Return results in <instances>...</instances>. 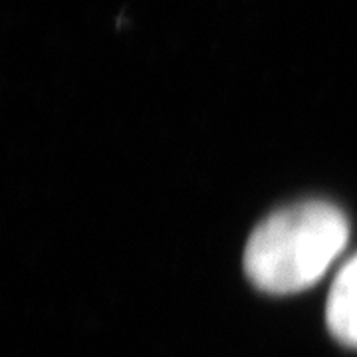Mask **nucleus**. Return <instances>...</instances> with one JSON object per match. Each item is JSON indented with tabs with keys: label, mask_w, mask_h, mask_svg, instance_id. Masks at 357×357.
<instances>
[{
	"label": "nucleus",
	"mask_w": 357,
	"mask_h": 357,
	"mask_svg": "<svg viewBox=\"0 0 357 357\" xmlns=\"http://www.w3.org/2000/svg\"><path fill=\"white\" fill-rule=\"evenodd\" d=\"M328 326L349 347H357V256L337 274L328 298Z\"/></svg>",
	"instance_id": "f03ea898"
},
{
	"label": "nucleus",
	"mask_w": 357,
	"mask_h": 357,
	"mask_svg": "<svg viewBox=\"0 0 357 357\" xmlns=\"http://www.w3.org/2000/svg\"><path fill=\"white\" fill-rule=\"evenodd\" d=\"M349 227L330 203L282 208L258 225L244 248V272L256 288L292 294L310 288L344 250Z\"/></svg>",
	"instance_id": "f257e3e1"
}]
</instances>
